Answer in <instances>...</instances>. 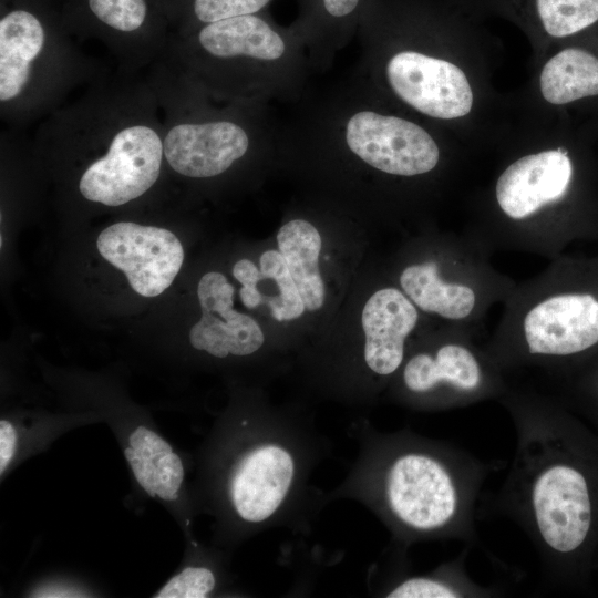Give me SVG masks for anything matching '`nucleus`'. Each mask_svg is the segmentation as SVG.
I'll list each match as a JSON object with an SVG mask.
<instances>
[{
	"mask_svg": "<svg viewBox=\"0 0 598 598\" xmlns=\"http://www.w3.org/2000/svg\"><path fill=\"white\" fill-rule=\"evenodd\" d=\"M571 174L570 159L561 148L520 157L497 179L498 206L507 217L525 219L560 199L567 192Z\"/></svg>",
	"mask_w": 598,
	"mask_h": 598,
	"instance_id": "13",
	"label": "nucleus"
},
{
	"mask_svg": "<svg viewBox=\"0 0 598 598\" xmlns=\"http://www.w3.org/2000/svg\"><path fill=\"white\" fill-rule=\"evenodd\" d=\"M124 455L133 474L141 485V487L152 497L156 495V483H155V463L151 460L143 458L132 447L127 446L124 450Z\"/></svg>",
	"mask_w": 598,
	"mask_h": 598,
	"instance_id": "28",
	"label": "nucleus"
},
{
	"mask_svg": "<svg viewBox=\"0 0 598 598\" xmlns=\"http://www.w3.org/2000/svg\"><path fill=\"white\" fill-rule=\"evenodd\" d=\"M259 262L260 272L277 287V308L271 313L272 317L278 321L300 317L306 307L281 254L267 250L260 256Z\"/></svg>",
	"mask_w": 598,
	"mask_h": 598,
	"instance_id": "22",
	"label": "nucleus"
},
{
	"mask_svg": "<svg viewBox=\"0 0 598 598\" xmlns=\"http://www.w3.org/2000/svg\"><path fill=\"white\" fill-rule=\"evenodd\" d=\"M234 277L243 285L240 299L249 308H256L261 303V296L257 289L260 270L248 259H241L234 265Z\"/></svg>",
	"mask_w": 598,
	"mask_h": 598,
	"instance_id": "27",
	"label": "nucleus"
},
{
	"mask_svg": "<svg viewBox=\"0 0 598 598\" xmlns=\"http://www.w3.org/2000/svg\"><path fill=\"white\" fill-rule=\"evenodd\" d=\"M540 91L551 104H566L598 94V59L581 49H565L540 74Z\"/></svg>",
	"mask_w": 598,
	"mask_h": 598,
	"instance_id": "19",
	"label": "nucleus"
},
{
	"mask_svg": "<svg viewBox=\"0 0 598 598\" xmlns=\"http://www.w3.org/2000/svg\"><path fill=\"white\" fill-rule=\"evenodd\" d=\"M400 285L415 306L448 320L468 318L477 303L473 287L443 279L435 262L408 266L401 272Z\"/></svg>",
	"mask_w": 598,
	"mask_h": 598,
	"instance_id": "17",
	"label": "nucleus"
},
{
	"mask_svg": "<svg viewBox=\"0 0 598 598\" xmlns=\"http://www.w3.org/2000/svg\"><path fill=\"white\" fill-rule=\"evenodd\" d=\"M17 446V431L8 420L0 421V474L11 463Z\"/></svg>",
	"mask_w": 598,
	"mask_h": 598,
	"instance_id": "29",
	"label": "nucleus"
},
{
	"mask_svg": "<svg viewBox=\"0 0 598 598\" xmlns=\"http://www.w3.org/2000/svg\"><path fill=\"white\" fill-rule=\"evenodd\" d=\"M276 0H161L173 34L184 35L206 24L268 11Z\"/></svg>",
	"mask_w": 598,
	"mask_h": 598,
	"instance_id": "20",
	"label": "nucleus"
},
{
	"mask_svg": "<svg viewBox=\"0 0 598 598\" xmlns=\"http://www.w3.org/2000/svg\"><path fill=\"white\" fill-rule=\"evenodd\" d=\"M234 287L220 272L205 274L197 288L202 318L189 331L193 348L216 358L244 357L260 349L265 338L258 323L233 308Z\"/></svg>",
	"mask_w": 598,
	"mask_h": 598,
	"instance_id": "12",
	"label": "nucleus"
},
{
	"mask_svg": "<svg viewBox=\"0 0 598 598\" xmlns=\"http://www.w3.org/2000/svg\"><path fill=\"white\" fill-rule=\"evenodd\" d=\"M290 24L302 41L312 73L328 71L358 33L364 0H297Z\"/></svg>",
	"mask_w": 598,
	"mask_h": 598,
	"instance_id": "15",
	"label": "nucleus"
},
{
	"mask_svg": "<svg viewBox=\"0 0 598 598\" xmlns=\"http://www.w3.org/2000/svg\"><path fill=\"white\" fill-rule=\"evenodd\" d=\"M361 47L354 69L372 87H384L414 111L437 120L470 113L473 93L464 72L447 60L413 47H393L357 37Z\"/></svg>",
	"mask_w": 598,
	"mask_h": 598,
	"instance_id": "5",
	"label": "nucleus"
},
{
	"mask_svg": "<svg viewBox=\"0 0 598 598\" xmlns=\"http://www.w3.org/2000/svg\"><path fill=\"white\" fill-rule=\"evenodd\" d=\"M145 74L161 112L165 163L176 175L212 181L278 155L280 118L270 104L214 100L163 59Z\"/></svg>",
	"mask_w": 598,
	"mask_h": 598,
	"instance_id": "3",
	"label": "nucleus"
},
{
	"mask_svg": "<svg viewBox=\"0 0 598 598\" xmlns=\"http://www.w3.org/2000/svg\"><path fill=\"white\" fill-rule=\"evenodd\" d=\"M104 70L66 30L61 0H0V117L40 122Z\"/></svg>",
	"mask_w": 598,
	"mask_h": 598,
	"instance_id": "4",
	"label": "nucleus"
},
{
	"mask_svg": "<svg viewBox=\"0 0 598 598\" xmlns=\"http://www.w3.org/2000/svg\"><path fill=\"white\" fill-rule=\"evenodd\" d=\"M343 489L381 505L396 523L419 533L439 530L457 511V491L448 470L424 452L398 454L377 478L353 473Z\"/></svg>",
	"mask_w": 598,
	"mask_h": 598,
	"instance_id": "7",
	"label": "nucleus"
},
{
	"mask_svg": "<svg viewBox=\"0 0 598 598\" xmlns=\"http://www.w3.org/2000/svg\"><path fill=\"white\" fill-rule=\"evenodd\" d=\"M128 445L145 460L154 463L163 455L173 451L172 446L157 433L146 426H137L128 437Z\"/></svg>",
	"mask_w": 598,
	"mask_h": 598,
	"instance_id": "26",
	"label": "nucleus"
},
{
	"mask_svg": "<svg viewBox=\"0 0 598 598\" xmlns=\"http://www.w3.org/2000/svg\"><path fill=\"white\" fill-rule=\"evenodd\" d=\"M415 305L395 288L375 291L362 311L364 362L378 375H390L403 362L405 340L415 328Z\"/></svg>",
	"mask_w": 598,
	"mask_h": 598,
	"instance_id": "14",
	"label": "nucleus"
},
{
	"mask_svg": "<svg viewBox=\"0 0 598 598\" xmlns=\"http://www.w3.org/2000/svg\"><path fill=\"white\" fill-rule=\"evenodd\" d=\"M390 598H453L458 592L448 585L429 577L409 578L392 588Z\"/></svg>",
	"mask_w": 598,
	"mask_h": 598,
	"instance_id": "25",
	"label": "nucleus"
},
{
	"mask_svg": "<svg viewBox=\"0 0 598 598\" xmlns=\"http://www.w3.org/2000/svg\"><path fill=\"white\" fill-rule=\"evenodd\" d=\"M61 9L75 40L102 43L116 69L130 73L158 61L173 33L161 0H61Z\"/></svg>",
	"mask_w": 598,
	"mask_h": 598,
	"instance_id": "8",
	"label": "nucleus"
},
{
	"mask_svg": "<svg viewBox=\"0 0 598 598\" xmlns=\"http://www.w3.org/2000/svg\"><path fill=\"white\" fill-rule=\"evenodd\" d=\"M216 587L214 573L207 567H186L172 577L155 598H204Z\"/></svg>",
	"mask_w": 598,
	"mask_h": 598,
	"instance_id": "23",
	"label": "nucleus"
},
{
	"mask_svg": "<svg viewBox=\"0 0 598 598\" xmlns=\"http://www.w3.org/2000/svg\"><path fill=\"white\" fill-rule=\"evenodd\" d=\"M161 59L214 100L229 103L293 104L312 73L300 38L268 11L172 33Z\"/></svg>",
	"mask_w": 598,
	"mask_h": 598,
	"instance_id": "2",
	"label": "nucleus"
},
{
	"mask_svg": "<svg viewBox=\"0 0 598 598\" xmlns=\"http://www.w3.org/2000/svg\"><path fill=\"white\" fill-rule=\"evenodd\" d=\"M533 354L568 355L598 342V299L590 293L561 292L533 305L522 322Z\"/></svg>",
	"mask_w": 598,
	"mask_h": 598,
	"instance_id": "11",
	"label": "nucleus"
},
{
	"mask_svg": "<svg viewBox=\"0 0 598 598\" xmlns=\"http://www.w3.org/2000/svg\"><path fill=\"white\" fill-rule=\"evenodd\" d=\"M482 371L473 352L458 343L440 347L434 354L417 353L405 364L403 382L414 393H426L441 384L462 391L480 386Z\"/></svg>",
	"mask_w": 598,
	"mask_h": 598,
	"instance_id": "16",
	"label": "nucleus"
},
{
	"mask_svg": "<svg viewBox=\"0 0 598 598\" xmlns=\"http://www.w3.org/2000/svg\"><path fill=\"white\" fill-rule=\"evenodd\" d=\"M156 495L164 501H175L184 480V467L181 457L169 452L155 462Z\"/></svg>",
	"mask_w": 598,
	"mask_h": 598,
	"instance_id": "24",
	"label": "nucleus"
},
{
	"mask_svg": "<svg viewBox=\"0 0 598 598\" xmlns=\"http://www.w3.org/2000/svg\"><path fill=\"white\" fill-rule=\"evenodd\" d=\"M535 13L549 35L563 38L598 21V0H538Z\"/></svg>",
	"mask_w": 598,
	"mask_h": 598,
	"instance_id": "21",
	"label": "nucleus"
},
{
	"mask_svg": "<svg viewBox=\"0 0 598 598\" xmlns=\"http://www.w3.org/2000/svg\"><path fill=\"white\" fill-rule=\"evenodd\" d=\"M534 518L544 542L558 553H570L586 539L591 525V502L585 476L576 468L546 467L532 489Z\"/></svg>",
	"mask_w": 598,
	"mask_h": 598,
	"instance_id": "10",
	"label": "nucleus"
},
{
	"mask_svg": "<svg viewBox=\"0 0 598 598\" xmlns=\"http://www.w3.org/2000/svg\"><path fill=\"white\" fill-rule=\"evenodd\" d=\"M277 243L306 309H320L324 301V286L318 267L319 231L306 219H291L279 229Z\"/></svg>",
	"mask_w": 598,
	"mask_h": 598,
	"instance_id": "18",
	"label": "nucleus"
},
{
	"mask_svg": "<svg viewBox=\"0 0 598 598\" xmlns=\"http://www.w3.org/2000/svg\"><path fill=\"white\" fill-rule=\"evenodd\" d=\"M102 257L122 270L134 291L144 297L164 292L177 276L184 250L168 229L118 221L97 238Z\"/></svg>",
	"mask_w": 598,
	"mask_h": 598,
	"instance_id": "9",
	"label": "nucleus"
},
{
	"mask_svg": "<svg viewBox=\"0 0 598 598\" xmlns=\"http://www.w3.org/2000/svg\"><path fill=\"white\" fill-rule=\"evenodd\" d=\"M293 423H271L240 457L229 482L237 516L254 525L274 524L290 511L307 480L310 450Z\"/></svg>",
	"mask_w": 598,
	"mask_h": 598,
	"instance_id": "6",
	"label": "nucleus"
},
{
	"mask_svg": "<svg viewBox=\"0 0 598 598\" xmlns=\"http://www.w3.org/2000/svg\"><path fill=\"white\" fill-rule=\"evenodd\" d=\"M31 140L39 156L80 164L76 193L111 208L145 196L166 165L161 112L145 73L104 71L41 120Z\"/></svg>",
	"mask_w": 598,
	"mask_h": 598,
	"instance_id": "1",
	"label": "nucleus"
}]
</instances>
